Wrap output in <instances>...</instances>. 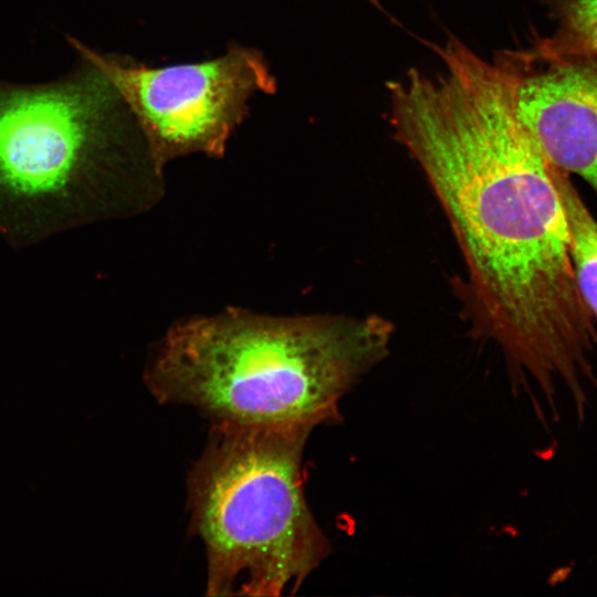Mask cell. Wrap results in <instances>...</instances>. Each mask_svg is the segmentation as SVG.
<instances>
[{
    "mask_svg": "<svg viewBox=\"0 0 597 597\" xmlns=\"http://www.w3.org/2000/svg\"><path fill=\"white\" fill-rule=\"evenodd\" d=\"M557 28L537 44L555 54L597 55V0H540Z\"/></svg>",
    "mask_w": 597,
    "mask_h": 597,
    "instance_id": "52a82bcc",
    "label": "cell"
},
{
    "mask_svg": "<svg viewBox=\"0 0 597 597\" xmlns=\"http://www.w3.org/2000/svg\"><path fill=\"white\" fill-rule=\"evenodd\" d=\"M516 112L546 159L597 191V55L504 51Z\"/></svg>",
    "mask_w": 597,
    "mask_h": 597,
    "instance_id": "5b68a950",
    "label": "cell"
},
{
    "mask_svg": "<svg viewBox=\"0 0 597 597\" xmlns=\"http://www.w3.org/2000/svg\"><path fill=\"white\" fill-rule=\"evenodd\" d=\"M311 432L213 423L188 479L191 528L207 557V595L293 594L328 556L304 492Z\"/></svg>",
    "mask_w": 597,
    "mask_h": 597,
    "instance_id": "3957f363",
    "label": "cell"
},
{
    "mask_svg": "<svg viewBox=\"0 0 597 597\" xmlns=\"http://www.w3.org/2000/svg\"><path fill=\"white\" fill-rule=\"evenodd\" d=\"M552 165V164H551ZM570 235V256L579 292L597 320V221L572 178L552 165Z\"/></svg>",
    "mask_w": 597,
    "mask_h": 597,
    "instance_id": "8992f818",
    "label": "cell"
},
{
    "mask_svg": "<svg viewBox=\"0 0 597 597\" xmlns=\"http://www.w3.org/2000/svg\"><path fill=\"white\" fill-rule=\"evenodd\" d=\"M67 42L112 82L159 172L181 156H222L250 100L276 88L263 54L238 44L212 60L153 67L97 52L71 35Z\"/></svg>",
    "mask_w": 597,
    "mask_h": 597,
    "instance_id": "277c9868",
    "label": "cell"
},
{
    "mask_svg": "<svg viewBox=\"0 0 597 597\" xmlns=\"http://www.w3.org/2000/svg\"><path fill=\"white\" fill-rule=\"evenodd\" d=\"M392 335L376 314L274 317L231 307L175 324L145 380L158 401L213 423L312 431L341 419L342 399L388 355Z\"/></svg>",
    "mask_w": 597,
    "mask_h": 597,
    "instance_id": "7a4b0ae2",
    "label": "cell"
},
{
    "mask_svg": "<svg viewBox=\"0 0 597 597\" xmlns=\"http://www.w3.org/2000/svg\"><path fill=\"white\" fill-rule=\"evenodd\" d=\"M437 50L441 73L412 70L389 84L395 137L450 222L478 332L549 404L558 383L580 399L597 383V320L577 285L552 165L505 69L455 38Z\"/></svg>",
    "mask_w": 597,
    "mask_h": 597,
    "instance_id": "6da1fadb",
    "label": "cell"
}]
</instances>
